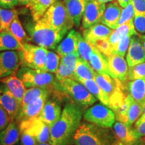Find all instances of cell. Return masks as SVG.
I'll list each match as a JSON object with an SVG mask.
<instances>
[{"mask_svg":"<svg viewBox=\"0 0 145 145\" xmlns=\"http://www.w3.org/2000/svg\"><path fill=\"white\" fill-rule=\"evenodd\" d=\"M82 107L73 101L67 103L60 118L50 126V141L52 145H72V138L83 116Z\"/></svg>","mask_w":145,"mask_h":145,"instance_id":"6da1fadb","label":"cell"},{"mask_svg":"<svg viewBox=\"0 0 145 145\" xmlns=\"http://www.w3.org/2000/svg\"><path fill=\"white\" fill-rule=\"evenodd\" d=\"M114 130L88 122H81L72 138V145H115Z\"/></svg>","mask_w":145,"mask_h":145,"instance_id":"7a4b0ae2","label":"cell"},{"mask_svg":"<svg viewBox=\"0 0 145 145\" xmlns=\"http://www.w3.org/2000/svg\"><path fill=\"white\" fill-rule=\"evenodd\" d=\"M16 75L27 88H40L48 89L51 92L54 98L60 101L65 97L60 89L59 80L53 73L22 67L18 69Z\"/></svg>","mask_w":145,"mask_h":145,"instance_id":"3957f363","label":"cell"},{"mask_svg":"<svg viewBox=\"0 0 145 145\" xmlns=\"http://www.w3.org/2000/svg\"><path fill=\"white\" fill-rule=\"evenodd\" d=\"M30 42L46 49H56L64 36L44 20L28 22L25 25Z\"/></svg>","mask_w":145,"mask_h":145,"instance_id":"277c9868","label":"cell"},{"mask_svg":"<svg viewBox=\"0 0 145 145\" xmlns=\"http://www.w3.org/2000/svg\"><path fill=\"white\" fill-rule=\"evenodd\" d=\"M61 34H65L75 25L73 20L63 1L57 0L41 18Z\"/></svg>","mask_w":145,"mask_h":145,"instance_id":"5b68a950","label":"cell"},{"mask_svg":"<svg viewBox=\"0 0 145 145\" xmlns=\"http://www.w3.org/2000/svg\"><path fill=\"white\" fill-rule=\"evenodd\" d=\"M59 88L65 97L81 107L92 106L97 99L82 83L72 79L59 80Z\"/></svg>","mask_w":145,"mask_h":145,"instance_id":"8992f818","label":"cell"},{"mask_svg":"<svg viewBox=\"0 0 145 145\" xmlns=\"http://www.w3.org/2000/svg\"><path fill=\"white\" fill-rule=\"evenodd\" d=\"M48 50L38 45L26 43L20 50L21 67L44 71Z\"/></svg>","mask_w":145,"mask_h":145,"instance_id":"52a82bcc","label":"cell"},{"mask_svg":"<svg viewBox=\"0 0 145 145\" xmlns=\"http://www.w3.org/2000/svg\"><path fill=\"white\" fill-rule=\"evenodd\" d=\"M86 122L104 128H112L116 120V115L112 110L104 104H95L88 108L83 114Z\"/></svg>","mask_w":145,"mask_h":145,"instance_id":"ba28073f","label":"cell"},{"mask_svg":"<svg viewBox=\"0 0 145 145\" xmlns=\"http://www.w3.org/2000/svg\"><path fill=\"white\" fill-rule=\"evenodd\" d=\"M20 128L21 132H26L35 137L39 143L49 142L50 126L39 117L22 121Z\"/></svg>","mask_w":145,"mask_h":145,"instance_id":"9c48e42d","label":"cell"},{"mask_svg":"<svg viewBox=\"0 0 145 145\" xmlns=\"http://www.w3.org/2000/svg\"><path fill=\"white\" fill-rule=\"evenodd\" d=\"M21 67L20 50L0 52V80L17 73Z\"/></svg>","mask_w":145,"mask_h":145,"instance_id":"30bf717a","label":"cell"},{"mask_svg":"<svg viewBox=\"0 0 145 145\" xmlns=\"http://www.w3.org/2000/svg\"><path fill=\"white\" fill-rule=\"evenodd\" d=\"M95 81L104 93L108 96L109 103L124 94V86L122 83L108 74L96 72Z\"/></svg>","mask_w":145,"mask_h":145,"instance_id":"8fae6325","label":"cell"},{"mask_svg":"<svg viewBox=\"0 0 145 145\" xmlns=\"http://www.w3.org/2000/svg\"><path fill=\"white\" fill-rule=\"evenodd\" d=\"M106 7V3H100L97 0H87L81 20L82 28L86 29L101 22Z\"/></svg>","mask_w":145,"mask_h":145,"instance_id":"7c38bea8","label":"cell"},{"mask_svg":"<svg viewBox=\"0 0 145 145\" xmlns=\"http://www.w3.org/2000/svg\"><path fill=\"white\" fill-rule=\"evenodd\" d=\"M50 95L51 94L48 93L40 95L30 101L25 106L22 107L17 117L16 118V120L18 122L20 123V122L25 120L39 117L44 108L45 103L48 100V98Z\"/></svg>","mask_w":145,"mask_h":145,"instance_id":"4fadbf2b","label":"cell"},{"mask_svg":"<svg viewBox=\"0 0 145 145\" xmlns=\"http://www.w3.org/2000/svg\"><path fill=\"white\" fill-rule=\"evenodd\" d=\"M0 106L5 110L12 120L16 119L21 105L4 83L0 81Z\"/></svg>","mask_w":145,"mask_h":145,"instance_id":"5bb4252c","label":"cell"},{"mask_svg":"<svg viewBox=\"0 0 145 145\" xmlns=\"http://www.w3.org/2000/svg\"><path fill=\"white\" fill-rule=\"evenodd\" d=\"M108 66L111 76L120 81L122 84L128 80V65L124 57L112 54L108 57Z\"/></svg>","mask_w":145,"mask_h":145,"instance_id":"9a60e30c","label":"cell"},{"mask_svg":"<svg viewBox=\"0 0 145 145\" xmlns=\"http://www.w3.org/2000/svg\"><path fill=\"white\" fill-rule=\"evenodd\" d=\"M126 61L129 67L145 62V50L141 39L137 35L130 38V42L126 54Z\"/></svg>","mask_w":145,"mask_h":145,"instance_id":"2e32d148","label":"cell"},{"mask_svg":"<svg viewBox=\"0 0 145 145\" xmlns=\"http://www.w3.org/2000/svg\"><path fill=\"white\" fill-rule=\"evenodd\" d=\"M61 101L54 98L48 99L39 118L49 126H52L61 116Z\"/></svg>","mask_w":145,"mask_h":145,"instance_id":"e0dca14e","label":"cell"},{"mask_svg":"<svg viewBox=\"0 0 145 145\" xmlns=\"http://www.w3.org/2000/svg\"><path fill=\"white\" fill-rule=\"evenodd\" d=\"M114 132L118 140L126 145H142V138H137L132 130V127L128 126L122 122H115Z\"/></svg>","mask_w":145,"mask_h":145,"instance_id":"ac0fdd59","label":"cell"},{"mask_svg":"<svg viewBox=\"0 0 145 145\" xmlns=\"http://www.w3.org/2000/svg\"><path fill=\"white\" fill-rule=\"evenodd\" d=\"M113 30L102 23H97L84 29L83 37L88 42L92 44L94 42L98 40L109 39Z\"/></svg>","mask_w":145,"mask_h":145,"instance_id":"d6986e66","label":"cell"},{"mask_svg":"<svg viewBox=\"0 0 145 145\" xmlns=\"http://www.w3.org/2000/svg\"><path fill=\"white\" fill-rule=\"evenodd\" d=\"M122 7L119 5L117 1L109 3L106 7L105 11L101 18V22L112 30H115L119 26Z\"/></svg>","mask_w":145,"mask_h":145,"instance_id":"ffe728a7","label":"cell"},{"mask_svg":"<svg viewBox=\"0 0 145 145\" xmlns=\"http://www.w3.org/2000/svg\"><path fill=\"white\" fill-rule=\"evenodd\" d=\"M79 32L74 29H71L66 37L61 41V42L56 48V51L61 57H64L67 54L75 53L79 54L77 50L78 39Z\"/></svg>","mask_w":145,"mask_h":145,"instance_id":"44dd1931","label":"cell"},{"mask_svg":"<svg viewBox=\"0 0 145 145\" xmlns=\"http://www.w3.org/2000/svg\"><path fill=\"white\" fill-rule=\"evenodd\" d=\"M20 123L12 120L5 128L0 132V144L16 145L20 139Z\"/></svg>","mask_w":145,"mask_h":145,"instance_id":"7402d4cb","label":"cell"},{"mask_svg":"<svg viewBox=\"0 0 145 145\" xmlns=\"http://www.w3.org/2000/svg\"><path fill=\"white\" fill-rule=\"evenodd\" d=\"M0 81L6 85L18 101V102L22 105L23 96L26 89V88L25 87L22 81L17 77L16 74H14V75L1 79Z\"/></svg>","mask_w":145,"mask_h":145,"instance_id":"603a6c76","label":"cell"},{"mask_svg":"<svg viewBox=\"0 0 145 145\" xmlns=\"http://www.w3.org/2000/svg\"><path fill=\"white\" fill-rule=\"evenodd\" d=\"M63 3L73 20L75 25L79 27L82 20L87 0H63Z\"/></svg>","mask_w":145,"mask_h":145,"instance_id":"cb8c5ba5","label":"cell"},{"mask_svg":"<svg viewBox=\"0 0 145 145\" xmlns=\"http://www.w3.org/2000/svg\"><path fill=\"white\" fill-rule=\"evenodd\" d=\"M128 35L130 36L137 35V30H136L135 25H134L133 19L128 22L123 24L122 25H119L116 29L114 30L111 35L109 37V42L112 45V47H113L122 38Z\"/></svg>","mask_w":145,"mask_h":145,"instance_id":"d4e9b609","label":"cell"},{"mask_svg":"<svg viewBox=\"0 0 145 145\" xmlns=\"http://www.w3.org/2000/svg\"><path fill=\"white\" fill-rule=\"evenodd\" d=\"M89 64L96 72L100 74H108L111 76L108 66V57L94 48L90 57Z\"/></svg>","mask_w":145,"mask_h":145,"instance_id":"484cf974","label":"cell"},{"mask_svg":"<svg viewBox=\"0 0 145 145\" xmlns=\"http://www.w3.org/2000/svg\"><path fill=\"white\" fill-rule=\"evenodd\" d=\"M57 0H31L27 8L29 9L34 21L41 19L45 12L48 10Z\"/></svg>","mask_w":145,"mask_h":145,"instance_id":"4316f807","label":"cell"},{"mask_svg":"<svg viewBox=\"0 0 145 145\" xmlns=\"http://www.w3.org/2000/svg\"><path fill=\"white\" fill-rule=\"evenodd\" d=\"M128 92L136 101L143 104L145 103V77L130 81L127 86Z\"/></svg>","mask_w":145,"mask_h":145,"instance_id":"83f0119b","label":"cell"},{"mask_svg":"<svg viewBox=\"0 0 145 145\" xmlns=\"http://www.w3.org/2000/svg\"><path fill=\"white\" fill-rule=\"evenodd\" d=\"M75 80L79 81L83 79H95L96 72L91 67L89 63L79 58L74 71Z\"/></svg>","mask_w":145,"mask_h":145,"instance_id":"f1b7e54d","label":"cell"},{"mask_svg":"<svg viewBox=\"0 0 145 145\" xmlns=\"http://www.w3.org/2000/svg\"><path fill=\"white\" fill-rule=\"evenodd\" d=\"M6 30L10 32L22 45L30 42V37L24 29L18 18V16L14 18Z\"/></svg>","mask_w":145,"mask_h":145,"instance_id":"f546056e","label":"cell"},{"mask_svg":"<svg viewBox=\"0 0 145 145\" xmlns=\"http://www.w3.org/2000/svg\"><path fill=\"white\" fill-rule=\"evenodd\" d=\"M22 45L10 32H0V52L7 50H21Z\"/></svg>","mask_w":145,"mask_h":145,"instance_id":"4dcf8cb0","label":"cell"},{"mask_svg":"<svg viewBox=\"0 0 145 145\" xmlns=\"http://www.w3.org/2000/svg\"><path fill=\"white\" fill-rule=\"evenodd\" d=\"M79 82L82 83L84 86L91 92L92 95H93L101 102V104L108 106L109 108L110 103H109V99L102 89L99 88V86L96 83L95 79H83V80L79 81Z\"/></svg>","mask_w":145,"mask_h":145,"instance_id":"1f68e13d","label":"cell"},{"mask_svg":"<svg viewBox=\"0 0 145 145\" xmlns=\"http://www.w3.org/2000/svg\"><path fill=\"white\" fill-rule=\"evenodd\" d=\"M18 16V11L15 8H0V32L6 30L14 18Z\"/></svg>","mask_w":145,"mask_h":145,"instance_id":"d6a6232c","label":"cell"},{"mask_svg":"<svg viewBox=\"0 0 145 145\" xmlns=\"http://www.w3.org/2000/svg\"><path fill=\"white\" fill-rule=\"evenodd\" d=\"M142 113V104L136 101L135 99L132 101L129 110H128L126 124L129 127H132L137 120L139 118Z\"/></svg>","mask_w":145,"mask_h":145,"instance_id":"836d02e7","label":"cell"},{"mask_svg":"<svg viewBox=\"0 0 145 145\" xmlns=\"http://www.w3.org/2000/svg\"><path fill=\"white\" fill-rule=\"evenodd\" d=\"M77 50L81 59L89 62L90 57L93 53L94 47L83 39V36L81 34H79V39H78Z\"/></svg>","mask_w":145,"mask_h":145,"instance_id":"e575fe53","label":"cell"},{"mask_svg":"<svg viewBox=\"0 0 145 145\" xmlns=\"http://www.w3.org/2000/svg\"><path fill=\"white\" fill-rule=\"evenodd\" d=\"M61 61V56L59 54L48 50L44 71L55 74L59 68Z\"/></svg>","mask_w":145,"mask_h":145,"instance_id":"d590c367","label":"cell"},{"mask_svg":"<svg viewBox=\"0 0 145 145\" xmlns=\"http://www.w3.org/2000/svg\"><path fill=\"white\" fill-rule=\"evenodd\" d=\"M50 93L51 92L49 90L45 89L40 88H30L26 89L24 95L23 96L22 101V107L25 106L28 104L30 101L33 100L34 99L36 98L40 95H44L46 93Z\"/></svg>","mask_w":145,"mask_h":145,"instance_id":"8d00e7d4","label":"cell"},{"mask_svg":"<svg viewBox=\"0 0 145 145\" xmlns=\"http://www.w3.org/2000/svg\"><path fill=\"white\" fill-rule=\"evenodd\" d=\"M133 99H134L132 98V96L130 94H128L124 101L121 104V106L114 112V114L116 115V118L118 121L122 122L124 124L126 123L128 110H129V108Z\"/></svg>","mask_w":145,"mask_h":145,"instance_id":"74e56055","label":"cell"},{"mask_svg":"<svg viewBox=\"0 0 145 145\" xmlns=\"http://www.w3.org/2000/svg\"><path fill=\"white\" fill-rule=\"evenodd\" d=\"M128 77L129 81L145 77V62L130 67L128 69Z\"/></svg>","mask_w":145,"mask_h":145,"instance_id":"f35d334b","label":"cell"},{"mask_svg":"<svg viewBox=\"0 0 145 145\" xmlns=\"http://www.w3.org/2000/svg\"><path fill=\"white\" fill-rule=\"evenodd\" d=\"M130 36H126L120 40L116 44L112 47V54H118L124 57L130 42Z\"/></svg>","mask_w":145,"mask_h":145,"instance_id":"ab89813d","label":"cell"},{"mask_svg":"<svg viewBox=\"0 0 145 145\" xmlns=\"http://www.w3.org/2000/svg\"><path fill=\"white\" fill-rule=\"evenodd\" d=\"M134 16H135V12L131 0L128 5L122 10L119 25H122L123 24L130 22L131 20L134 19Z\"/></svg>","mask_w":145,"mask_h":145,"instance_id":"60d3db41","label":"cell"},{"mask_svg":"<svg viewBox=\"0 0 145 145\" xmlns=\"http://www.w3.org/2000/svg\"><path fill=\"white\" fill-rule=\"evenodd\" d=\"M91 45H92L94 48H95L96 49L98 50L99 52L107 57L112 54V47L109 42L108 39L98 40L94 42L93 44Z\"/></svg>","mask_w":145,"mask_h":145,"instance_id":"b9f144b4","label":"cell"},{"mask_svg":"<svg viewBox=\"0 0 145 145\" xmlns=\"http://www.w3.org/2000/svg\"><path fill=\"white\" fill-rule=\"evenodd\" d=\"M58 80L64 79H75V73L74 70L68 67L67 66L65 65L63 63H60L59 67L54 74Z\"/></svg>","mask_w":145,"mask_h":145,"instance_id":"7bdbcfd3","label":"cell"},{"mask_svg":"<svg viewBox=\"0 0 145 145\" xmlns=\"http://www.w3.org/2000/svg\"><path fill=\"white\" fill-rule=\"evenodd\" d=\"M79 58H80V57H79V54H69L64 56V57H61L60 63H63V64L67 66L68 67H69L71 69L75 71L76 65H77V62Z\"/></svg>","mask_w":145,"mask_h":145,"instance_id":"ee69618b","label":"cell"},{"mask_svg":"<svg viewBox=\"0 0 145 145\" xmlns=\"http://www.w3.org/2000/svg\"><path fill=\"white\" fill-rule=\"evenodd\" d=\"M133 22L137 32L145 33V15H135Z\"/></svg>","mask_w":145,"mask_h":145,"instance_id":"f6af8a7d","label":"cell"},{"mask_svg":"<svg viewBox=\"0 0 145 145\" xmlns=\"http://www.w3.org/2000/svg\"><path fill=\"white\" fill-rule=\"evenodd\" d=\"M20 142L21 145H38L39 142L37 139L33 136L27 134L26 132H21Z\"/></svg>","mask_w":145,"mask_h":145,"instance_id":"bcb514c9","label":"cell"},{"mask_svg":"<svg viewBox=\"0 0 145 145\" xmlns=\"http://www.w3.org/2000/svg\"><path fill=\"white\" fill-rule=\"evenodd\" d=\"M12 120L5 112V110L0 106V132L3 130L10 124Z\"/></svg>","mask_w":145,"mask_h":145,"instance_id":"7dc6e473","label":"cell"},{"mask_svg":"<svg viewBox=\"0 0 145 145\" xmlns=\"http://www.w3.org/2000/svg\"><path fill=\"white\" fill-rule=\"evenodd\" d=\"M135 15H145V0H132Z\"/></svg>","mask_w":145,"mask_h":145,"instance_id":"c3c4849f","label":"cell"},{"mask_svg":"<svg viewBox=\"0 0 145 145\" xmlns=\"http://www.w3.org/2000/svg\"><path fill=\"white\" fill-rule=\"evenodd\" d=\"M132 130L137 138L145 137V121L138 125H135V126L132 127Z\"/></svg>","mask_w":145,"mask_h":145,"instance_id":"681fc988","label":"cell"},{"mask_svg":"<svg viewBox=\"0 0 145 145\" xmlns=\"http://www.w3.org/2000/svg\"><path fill=\"white\" fill-rule=\"evenodd\" d=\"M18 5V0H0V8L12 9Z\"/></svg>","mask_w":145,"mask_h":145,"instance_id":"f907efd6","label":"cell"},{"mask_svg":"<svg viewBox=\"0 0 145 145\" xmlns=\"http://www.w3.org/2000/svg\"><path fill=\"white\" fill-rule=\"evenodd\" d=\"M145 121V103L142 104V113L141 114V116L139 117V118L137 120V122H135V125H138L140 124L141 122Z\"/></svg>","mask_w":145,"mask_h":145,"instance_id":"816d5d0a","label":"cell"},{"mask_svg":"<svg viewBox=\"0 0 145 145\" xmlns=\"http://www.w3.org/2000/svg\"><path fill=\"white\" fill-rule=\"evenodd\" d=\"M130 1H131V0H118L119 5H120L122 8H125Z\"/></svg>","mask_w":145,"mask_h":145,"instance_id":"f5cc1de1","label":"cell"},{"mask_svg":"<svg viewBox=\"0 0 145 145\" xmlns=\"http://www.w3.org/2000/svg\"><path fill=\"white\" fill-rule=\"evenodd\" d=\"M30 1H31V0H18V5L27 6Z\"/></svg>","mask_w":145,"mask_h":145,"instance_id":"db71d44e","label":"cell"},{"mask_svg":"<svg viewBox=\"0 0 145 145\" xmlns=\"http://www.w3.org/2000/svg\"><path fill=\"white\" fill-rule=\"evenodd\" d=\"M140 39H141V41H142L143 46H144V48L145 50V34L144 35H142L140 36Z\"/></svg>","mask_w":145,"mask_h":145,"instance_id":"11a10c76","label":"cell"},{"mask_svg":"<svg viewBox=\"0 0 145 145\" xmlns=\"http://www.w3.org/2000/svg\"><path fill=\"white\" fill-rule=\"evenodd\" d=\"M97 1H98L99 2L102 3H106L108 2H111V1H113L114 0H97Z\"/></svg>","mask_w":145,"mask_h":145,"instance_id":"9f6ffc18","label":"cell"},{"mask_svg":"<svg viewBox=\"0 0 145 145\" xmlns=\"http://www.w3.org/2000/svg\"><path fill=\"white\" fill-rule=\"evenodd\" d=\"M38 145H52L49 142H44V143H39Z\"/></svg>","mask_w":145,"mask_h":145,"instance_id":"6f0895ef","label":"cell"},{"mask_svg":"<svg viewBox=\"0 0 145 145\" xmlns=\"http://www.w3.org/2000/svg\"><path fill=\"white\" fill-rule=\"evenodd\" d=\"M115 145H126V144H124V143L120 142V141L118 140V142H116V144Z\"/></svg>","mask_w":145,"mask_h":145,"instance_id":"680465c9","label":"cell"},{"mask_svg":"<svg viewBox=\"0 0 145 145\" xmlns=\"http://www.w3.org/2000/svg\"><path fill=\"white\" fill-rule=\"evenodd\" d=\"M144 142H145V139H144Z\"/></svg>","mask_w":145,"mask_h":145,"instance_id":"91938a15","label":"cell"},{"mask_svg":"<svg viewBox=\"0 0 145 145\" xmlns=\"http://www.w3.org/2000/svg\"><path fill=\"white\" fill-rule=\"evenodd\" d=\"M143 145H144V144H143Z\"/></svg>","mask_w":145,"mask_h":145,"instance_id":"94428289","label":"cell"},{"mask_svg":"<svg viewBox=\"0 0 145 145\" xmlns=\"http://www.w3.org/2000/svg\"><path fill=\"white\" fill-rule=\"evenodd\" d=\"M0 145H1V144H0Z\"/></svg>","mask_w":145,"mask_h":145,"instance_id":"6125c7cd","label":"cell"},{"mask_svg":"<svg viewBox=\"0 0 145 145\" xmlns=\"http://www.w3.org/2000/svg\"><path fill=\"white\" fill-rule=\"evenodd\" d=\"M142 145H143V144H142Z\"/></svg>","mask_w":145,"mask_h":145,"instance_id":"be15d7a7","label":"cell"}]
</instances>
